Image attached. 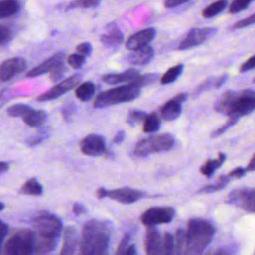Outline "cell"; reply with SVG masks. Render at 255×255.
<instances>
[{"label":"cell","mask_w":255,"mask_h":255,"mask_svg":"<svg viewBox=\"0 0 255 255\" xmlns=\"http://www.w3.org/2000/svg\"><path fill=\"white\" fill-rule=\"evenodd\" d=\"M37 255H51L57 246L63 224L60 218L50 212H39L33 219Z\"/></svg>","instance_id":"cell-1"},{"label":"cell","mask_w":255,"mask_h":255,"mask_svg":"<svg viewBox=\"0 0 255 255\" xmlns=\"http://www.w3.org/2000/svg\"><path fill=\"white\" fill-rule=\"evenodd\" d=\"M112 225L107 220L92 219L82 230L79 255H109Z\"/></svg>","instance_id":"cell-2"},{"label":"cell","mask_w":255,"mask_h":255,"mask_svg":"<svg viewBox=\"0 0 255 255\" xmlns=\"http://www.w3.org/2000/svg\"><path fill=\"white\" fill-rule=\"evenodd\" d=\"M215 110L229 118L237 119L249 115L255 108V93L252 89L226 91L214 105Z\"/></svg>","instance_id":"cell-3"},{"label":"cell","mask_w":255,"mask_h":255,"mask_svg":"<svg viewBox=\"0 0 255 255\" xmlns=\"http://www.w3.org/2000/svg\"><path fill=\"white\" fill-rule=\"evenodd\" d=\"M215 229L205 219L193 218L188 221L181 255H199L210 243Z\"/></svg>","instance_id":"cell-4"},{"label":"cell","mask_w":255,"mask_h":255,"mask_svg":"<svg viewBox=\"0 0 255 255\" xmlns=\"http://www.w3.org/2000/svg\"><path fill=\"white\" fill-rule=\"evenodd\" d=\"M1 255H37L33 230L29 228L14 230L4 243Z\"/></svg>","instance_id":"cell-5"},{"label":"cell","mask_w":255,"mask_h":255,"mask_svg":"<svg viewBox=\"0 0 255 255\" xmlns=\"http://www.w3.org/2000/svg\"><path fill=\"white\" fill-rule=\"evenodd\" d=\"M140 94V88L132 83L106 90L96 96L94 108H106L109 106L130 102Z\"/></svg>","instance_id":"cell-6"},{"label":"cell","mask_w":255,"mask_h":255,"mask_svg":"<svg viewBox=\"0 0 255 255\" xmlns=\"http://www.w3.org/2000/svg\"><path fill=\"white\" fill-rule=\"evenodd\" d=\"M174 145L175 139L169 133L151 135L139 140L134 146L133 153L136 156H146L152 153L170 150Z\"/></svg>","instance_id":"cell-7"},{"label":"cell","mask_w":255,"mask_h":255,"mask_svg":"<svg viewBox=\"0 0 255 255\" xmlns=\"http://www.w3.org/2000/svg\"><path fill=\"white\" fill-rule=\"evenodd\" d=\"M144 195L143 192L137 189L129 188V187H122L112 190H107L104 187H101L97 190V196L99 198L109 197L113 200L119 201L124 204H131L137 200H139Z\"/></svg>","instance_id":"cell-8"},{"label":"cell","mask_w":255,"mask_h":255,"mask_svg":"<svg viewBox=\"0 0 255 255\" xmlns=\"http://www.w3.org/2000/svg\"><path fill=\"white\" fill-rule=\"evenodd\" d=\"M225 202L253 213L255 210V191L249 187L234 189L227 195Z\"/></svg>","instance_id":"cell-9"},{"label":"cell","mask_w":255,"mask_h":255,"mask_svg":"<svg viewBox=\"0 0 255 255\" xmlns=\"http://www.w3.org/2000/svg\"><path fill=\"white\" fill-rule=\"evenodd\" d=\"M175 214V210L172 207H150L146 209L140 216L141 222L146 226H154L156 224L170 222Z\"/></svg>","instance_id":"cell-10"},{"label":"cell","mask_w":255,"mask_h":255,"mask_svg":"<svg viewBox=\"0 0 255 255\" xmlns=\"http://www.w3.org/2000/svg\"><path fill=\"white\" fill-rule=\"evenodd\" d=\"M81 79H82L81 74H75L73 76H70L67 79L62 80L61 82H59L57 85H55L54 87H52L51 89H49L45 93L41 94L37 98V101L47 102V101L55 100V99L59 98L60 96H62L63 94L69 92L70 90H72L76 86H78V84L81 82Z\"/></svg>","instance_id":"cell-11"},{"label":"cell","mask_w":255,"mask_h":255,"mask_svg":"<svg viewBox=\"0 0 255 255\" xmlns=\"http://www.w3.org/2000/svg\"><path fill=\"white\" fill-rule=\"evenodd\" d=\"M215 33V28H193L181 40L178 45V50H188L194 48L205 42Z\"/></svg>","instance_id":"cell-12"},{"label":"cell","mask_w":255,"mask_h":255,"mask_svg":"<svg viewBox=\"0 0 255 255\" xmlns=\"http://www.w3.org/2000/svg\"><path fill=\"white\" fill-rule=\"evenodd\" d=\"M80 148L84 154L89 156L103 155L107 150L104 137L95 133L84 137L80 142Z\"/></svg>","instance_id":"cell-13"},{"label":"cell","mask_w":255,"mask_h":255,"mask_svg":"<svg viewBox=\"0 0 255 255\" xmlns=\"http://www.w3.org/2000/svg\"><path fill=\"white\" fill-rule=\"evenodd\" d=\"M26 68L27 63L23 58H10L0 65V81L7 82L24 72Z\"/></svg>","instance_id":"cell-14"},{"label":"cell","mask_w":255,"mask_h":255,"mask_svg":"<svg viewBox=\"0 0 255 255\" xmlns=\"http://www.w3.org/2000/svg\"><path fill=\"white\" fill-rule=\"evenodd\" d=\"M64 59H65V53L58 52V53L54 54L52 57H50L49 59H47L44 62H42L41 64H39L38 66H36L33 69H31L30 71H28L25 76L27 78H35V77H39V76L44 75L49 72L51 73L58 66L63 64Z\"/></svg>","instance_id":"cell-15"},{"label":"cell","mask_w":255,"mask_h":255,"mask_svg":"<svg viewBox=\"0 0 255 255\" xmlns=\"http://www.w3.org/2000/svg\"><path fill=\"white\" fill-rule=\"evenodd\" d=\"M155 34L156 32L154 28H145L137 31L128 38L126 41V48L134 51L146 47L154 39Z\"/></svg>","instance_id":"cell-16"},{"label":"cell","mask_w":255,"mask_h":255,"mask_svg":"<svg viewBox=\"0 0 255 255\" xmlns=\"http://www.w3.org/2000/svg\"><path fill=\"white\" fill-rule=\"evenodd\" d=\"M187 99L186 93H180L167 101L165 104L162 105V107L159 110L160 116L167 121L175 120L178 118L181 114V104Z\"/></svg>","instance_id":"cell-17"},{"label":"cell","mask_w":255,"mask_h":255,"mask_svg":"<svg viewBox=\"0 0 255 255\" xmlns=\"http://www.w3.org/2000/svg\"><path fill=\"white\" fill-rule=\"evenodd\" d=\"M78 243V234L74 227L67 226L63 231V245L59 255H74Z\"/></svg>","instance_id":"cell-18"},{"label":"cell","mask_w":255,"mask_h":255,"mask_svg":"<svg viewBox=\"0 0 255 255\" xmlns=\"http://www.w3.org/2000/svg\"><path fill=\"white\" fill-rule=\"evenodd\" d=\"M123 40L124 35L115 24L108 25L106 28V33L102 34L100 37L101 43L106 47H116L122 44Z\"/></svg>","instance_id":"cell-19"},{"label":"cell","mask_w":255,"mask_h":255,"mask_svg":"<svg viewBox=\"0 0 255 255\" xmlns=\"http://www.w3.org/2000/svg\"><path fill=\"white\" fill-rule=\"evenodd\" d=\"M161 243V235L154 226H147L144 239L146 255H153Z\"/></svg>","instance_id":"cell-20"},{"label":"cell","mask_w":255,"mask_h":255,"mask_svg":"<svg viewBox=\"0 0 255 255\" xmlns=\"http://www.w3.org/2000/svg\"><path fill=\"white\" fill-rule=\"evenodd\" d=\"M153 54V48L150 46H146L132 51L129 55H128L127 60L128 63L133 65H145L152 59Z\"/></svg>","instance_id":"cell-21"},{"label":"cell","mask_w":255,"mask_h":255,"mask_svg":"<svg viewBox=\"0 0 255 255\" xmlns=\"http://www.w3.org/2000/svg\"><path fill=\"white\" fill-rule=\"evenodd\" d=\"M139 76V73L134 69L127 70L121 74H106L102 77V81L106 84H119L128 82L131 83Z\"/></svg>","instance_id":"cell-22"},{"label":"cell","mask_w":255,"mask_h":255,"mask_svg":"<svg viewBox=\"0 0 255 255\" xmlns=\"http://www.w3.org/2000/svg\"><path fill=\"white\" fill-rule=\"evenodd\" d=\"M225 158H226V155L222 152H219L217 158L208 159L205 161L203 165H201V167L199 168L200 173L206 177H211L213 173L223 164V162L225 161Z\"/></svg>","instance_id":"cell-23"},{"label":"cell","mask_w":255,"mask_h":255,"mask_svg":"<svg viewBox=\"0 0 255 255\" xmlns=\"http://www.w3.org/2000/svg\"><path fill=\"white\" fill-rule=\"evenodd\" d=\"M46 119H47V114L45 111L32 109L23 117V122L29 127L38 128L45 123Z\"/></svg>","instance_id":"cell-24"},{"label":"cell","mask_w":255,"mask_h":255,"mask_svg":"<svg viewBox=\"0 0 255 255\" xmlns=\"http://www.w3.org/2000/svg\"><path fill=\"white\" fill-rule=\"evenodd\" d=\"M153 255H176L172 234L165 232L161 236V243Z\"/></svg>","instance_id":"cell-25"},{"label":"cell","mask_w":255,"mask_h":255,"mask_svg":"<svg viewBox=\"0 0 255 255\" xmlns=\"http://www.w3.org/2000/svg\"><path fill=\"white\" fill-rule=\"evenodd\" d=\"M96 91V87L92 82H84L75 90V96L81 102H88L92 99Z\"/></svg>","instance_id":"cell-26"},{"label":"cell","mask_w":255,"mask_h":255,"mask_svg":"<svg viewBox=\"0 0 255 255\" xmlns=\"http://www.w3.org/2000/svg\"><path fill=\"white\" fill-rule=\"evenodd\" d=\"M20 192L27 195L40 196L43 194V186L36 178L33 177L24 182L20 188Z\"/></svg>","instance_id":"cell-27"},{"label":"cell","mask_w":255,"mask_h":255,"mask_svg":"<svg viewBox=\"0 0 255 255\" xmlns=\"http://www.w3.org/2000/svg\"><path fill=\"white\" fill-rule=\"evenodd\" d=\"M227 6V1L225 0H220V1H216L211 3L210 5L206 6L202 12L201 15L203 18H212L217 16L218 14H220L222 11H224V9Z\"/></svg>","instance_id":"cell-28"},{"label":"cell","mask_w":255,"mask_h":255,"mask_svg":"<svg viewBox=\"0 0 255 255\" xmlns=\"http://www.w3.org/2000/svg\"><path fill=\"white\" fill-rule=\"evenodd\" d=\"M20 10L19 3L12 0L0 1V18H8L16 15Z\"/></svg>","instance_id":"cell-29"},{"label":"cell","mask_w":255,"mask_h":255,"mask_svg":"<svg viewBox=\"0 0 255 255\" xmlns=\"http://www.w3.org/2000/svg\"><path fill=\"white\" fill-rule=\"evenodd\" d=\"M183 65L182 64H178L176 66H173L171 68H169L161 77H160V84L162 85H167V84H171L173 82H175L177 80V78L181 75L182 71H183Z\"/></svg>","instance_id":"cell-30"},{"label":"cell","mask_w":255,"mask_h":255,"mask_svg":"<svg viewBox=\"0 0 255 255\" xmlns=\"http://www.w3.org/2000/svg\"><path fill=\"white\" fill-rule=\"evenodd\" d=\"M160 119L157 116V114H150L147 115L146 118L143 121V128L142 130L146 133H151L155 132L159 129L160 128Z\"/></svg>","instance_id":"cell-31"},{"label":"cell","mask_w":255,"mask_h":255,"mask_svg":"<svg viewBox=\"0 0 255 255\" xmlns=\"http://www.w3.org/2000/svg\"><path fill=\"white\" fill-rule=\"evenodd\" d=\"M135 247L130 243V235L127 233L121 240L116 255H135Z\"/></svg>","instance_id":"cell-32"},{"label":"cell","mask_w":255,"mask_h":255,"mask_svg":"<svg viewBox=\"0 0 255 255\" xmlns=\"http://www.w3.org/2000/svg\"><path fill=\"white\" fill-rule=\"evenodd\" d=\"M229 180H230V179L227 177V175H226V174H223V175L219 176L218 181H217L216 183L210 184V185H205V186H203L202 188H200V189L198 190V192H199V193H211V192L218 191V190L224 188V187L227 185V183L229 182Z\"/></svg>","instance_id":"cell-33"},{"label":"cell","mask_w":255,"mask_h":255,"mask_svg":"<svg viewBox=\"0 0 255 255\" xmlns=\"http://www.w3.org/2000/svg\"><path fill=\"white\" fill-rule=\"evenodd\" d=\"M158 78H159V75L157 73H150V74H145V75H139L131 83L134 84L135 86H137L138 88H141V87L148 86V85H151V84L155 83L158 80Z\"/></svg>","instance_id":"cell-34"},{"label":"cell","mask_w":255,"mask_h":255,"mask_svg":"<svg viewBox=\"0 0 255 255\" xmlns=\"http://www.w3.org/2000/svg\"><path fill=\"white\" fill-rule=\"evenodd\" d=\"M31 110H32V107H30L29 105H26V104H16V105L10 106L7 109V114L10 117H14V118L22 117L23 118Z\"/></svg>","instance_id":"cell-35"},{"label":"cell","mask_w":255,"mask_h":255,"mask_svg":"<svg viewBox=\"0 0 255 255\" xmlns=\"http://www.w3.org/2000/svg\"><path fill=\"white\" fill-rule=\"evenodd\" d=\"M146 113L141 110H130L127 119V122L130 126H135L140 122H143L146 118Z\"/></svg>","instance_id":"cell-36"},{"label":"cell","mask_w":255,"mask_h":255,"mask_svg":"<svg viewBox=\"0 0 255 255\" xmlns=\"http://www.w3.org/2000/svg\"><path fill=\"white\" fill-rule=\"evenodd\" d=\"M250 3H251L250 0H234L233 2H231L229 6V13L237 14L245 10L250 5Z\"/></svg>","instance_id":"cell-37"},{"label":"cell","mask_w":255,"mask_h":255,"mask_svg":"<svg viewBox=\"0 0 255 255\" xmlns=\"http://www.w3.org/2000/svg\"><path fill=\"white\" fill-rule=\"evenodd\" d=\"M211 88H217V77L215 78H209L207 80H205L203 83H201L194 91V95L197 96Z\"/></svg>","instance_id":"cell-38"},{"label":"cell","mask_w":255,"mask_h":255,"mask_svg":"<svg viewBox=\"0 0 255 255\" xmlns=\"http://www.w3.org/2000/svg\"><path fill=\"white\" fill-rule=\"evenodd\" d=\"M48 136H49V129L48 128H43L37 134H35L34 136H32L29 139H27L26 142H27L28 145L33 146V145L39 144L40 142L45 140Z\"/></svg>","instance_id":"cell-39"},{"label":"cell","mask_w":255,"mask_h":255,"mask_svg":"<svg viewBox=\"0 0 255 255\" xmlns=\"http://www.w3.org/2000/svg\"><path fill=\"white\" fill-rule=\"evenodd\" d=\"M85 57L79 55V54H71L67 58V63L74 69H80L85 64Z\"/></svg>","instance_id":"cell-40"},{"label":"cell","mask_w":255,"mask_h":255,"mask_svg":"<svg viewBox=\"0 0 255 255\" xmlns=\"http://www.w3.org/2000/svg\"><path fill=\"white\" fill-rule=\"evenodd\" d=\"M100 4V1L98 0H77L74 3H71L68 6V9L71 8H76V7H83V8H88V7H96Z\"/></svg>","instance_id":"cell-41"},{"label":"cell","mask_w":255,"mask_h":255,"mask_svg":"<svg viewBox=\"0 0 255 255\" xmlns=\"http://www.w3.org/2000/svg\"><path fill=\"white\" fill-rule=\"evenodd\" d=\"M254 21H255V14H252V15H250L249 17H247V18H245V19H242V20L237 21L236 23H234L231 29H232V30H238V29H242V28L251 26V25L254 24Z\"/></svg>","instance_id":"cell-42"},{"label":"cell","mask_w":255,"mask_h":255,"mask_svg":"<svg viewBox=\"0 0 255 255\" xmlns=\"http://www.w3.org/2000/svg\"><path fill=\"white\" fill-rule=\"evenodd\" d=\"M237 119H233V118H229V120L223 125V126H221L220 128H218L216 130H214L213 132H212V134H211V136L212 137H217V136H219V135H221L223 132H225L229 128H231L233 125H235L236 123H237Z\"/></svg>","instance_id":"cell-43"},{"label":"cell","mask_w":255,"mask_h":255,"mask_svg":"<svg viewBox=\"0 0 255 255\" xmlns=\"http://www.w3.org/2000/svg\"><path fill=\"white\" fill-rule=\"evenodd\" d=\"M76 52L77 54L83 56V57H89L91 54H92V45L88 42H85V43H82V44H79L77 47H76Z\"/></svg>","instance_id":"cell-44"},{"label":"cell","mask_w":255,"mask_h":255,"mask_svg":"<svg viewBox=\"0 0 255 255\" xmlns=\"http://www.w3.org/2000/svg\"><path fill=\"white\" fill-rule=\"evenodd\" d=\"M12 38V33L11 31L5 27L0 25V45H5L7 44Z\"/></svg>","instance_id":"cell-45"},{"label":"cell","mask_w":255,"mask_h":255,"mask_svg":"<svg viewBox=\"0 0 255 255\" xmlns=\"http://www.w3.org/2000/svg\"><path fill=\"white\" fill-rule=\"evenodd\" d=\"M8 232H9L8 224L5 223L4 221L0 220V255L2 252V248H3V242H4Z\"/></svg>","instance_id":"cell-46"},{"label":"cell","mask_w":255,"mask_h":255,"mask_svg":"<svg viewBox=\"0 0 255 255\" xmlns=\"http://www.w3.org/2000/svg\"><path fill=\"white\" fill-rule=\"evenodd\" d=\"M65 71H66V67L64 66V64H62L50 73V78L52 79V81H58L63 77Z\"/></svg>","instance_id":"cell-47"},{"label":"cell","mask_w":255,"mask_h":255,"mask_svg":"<svg viewBox=\"0 0 255 255\" xmlns=\"http://www.w3.org/2000/svg\"><path fill=\"white\" fill-rule=\"evenodd\" d=\"M75 111V105L74 103H68V105H65L62 110H61V114L62 117L65 121H68L72 115V113Z\"/></svg>","instance_id":"cell-48"},{"label":"cell","mask_w":255,"mask_h":255,"mask_svg":"<svg viewBox=\"0 0 255 255\" xmlns=\"http://www.w3.org/2000/svg\"><path fill=\"white\" fill-rule=\"evenodd\" d=\"M246 172H247V171H246L245 168L239 166V167L234 168V169L231 170L230 172H228L226 175H227V177H228L229 179H232V178H241V177H243V176L245 175Z\"/></svg>","instance_id":"cell-49"},{"label":"cell","mask_w":255,"mask_h":255,"mask_svg":"<svg viewBox=\"0 0 255 255\" xmlns=\"http://www.w3.org/2000/svg\"><path fill=\"white\" fill-rule=\"evenodd\" d=\"M255 67V63H254V56H251L246 62H244L241 67H240V71L241 72H248L250 70H253Z\"/></svg>","instance_id":"cell-50"},{"label":"cell","mask_w":255,"mask_h":255,"mask_svg":"<svg viewBox=\"0 0 255 255\" xmlns=\"http://www.w3.org/2000/svg\"><path fill=\"white\" fill-rule=\"evenodd\" d=\"M186 2H187L186 0H167V1L164 2V6L166 8H173V7L182 5V4L186 3Z\"/></svg>","instance_id":"cell-51"},{"label":"cell","mask_w":255,"mask_h":255,"mask_svg":"<svg viewBox=\"0 0 255 255\" xmlns=\"http://www.w3.org/2000/svg\"><path fill=\"white\" fill-rule=\"evenodd\" d=\"M72 210H73V212H74L76 215L82 214V213H84V212L86 211L84 205H82L81 203H75V204L73 205V207H72Z\"/></svg>","instance_id":"cell-52"},{"label":"cell","mask_w":255,"mask_h":255,"mask_svg":"<svg viewBox=\"0 0 255 255\" xmlns=\"http://www.w3.org/2000/svg\"><path fill=\"white\" fill-rule=\"evenodd\" d=\"M125 139V131L124 130H120L117 132V134L115 135L113 141L115 143H121L123 140Z\"/></svg>","instance_id":"cell-53"},{"label":"cell","mask_w":255,"mask_h":255,"mask_svg":"<svg viewBox=\"0 0 255 255\" xmlns=\"http://www.w3.org/2000/svg\"><path fill=\"white\" fill-rule=\"evenodd\" d=\"M9 168V163L6 161H0V174L6 172Z\"/></svg>","instance_id":"cell-54"},{"label":"cell","mask_w":255,"mask_h":255,"mask_svg":"<svg viewBox=\"0 0 255 255\" xmlns=\"http://www.w3.org/2000/svg\"><path fill=\"white\" fill-rule=\"evenodd\" d=\"M254 161H255V159H254V155L251 157V159L249 160V163H248V165H247V167L245 168L246 169V171L248 172V171H253L254 170V167H255V164H254Z\"/></svg>","instance_id":"cell-55"},{"label":"cell","mask_w":255,"mask_h":255,"mask_svg":"<svg viewBox=\"0 0 255 255\" xmlns=\"http://www.w3.org/2000/svg\"><path fill=\"white\" fill-rule=\"evenodd\" d=\"M213 255H230V252H229V250H227L225 248H220V249L216 250Z\"/></svg>","instance_id":"cell-56"},{"label":"cell","mask_w":255,"mask_h":255,"mask_svg":"<svg viewBox=\"0 0 255 255\" xmlns=\"http://www.w3.org/2000/svg\"><path fill=\"white\" fill-rule=\"evenodd\" d=\"M5 94H6V90H2L0 92V107L4 104L5 100H4V97H5Z\"/></svg>","instance_id":"cell-57"},{"label":"cell","mask_w":255,"mask_h":255,"mask_svg":"<svg viewBox=\"0 0 255 255\" xmlns=\"http://www.w3.org/2000/svg\"><path fill=\"white\" fill-rule=\"evenodd\" d=\"M4 208H5V205H4V203L0 202V210H3Z\"/></svg>","instance_id":"cell-58"}]
</instances>
